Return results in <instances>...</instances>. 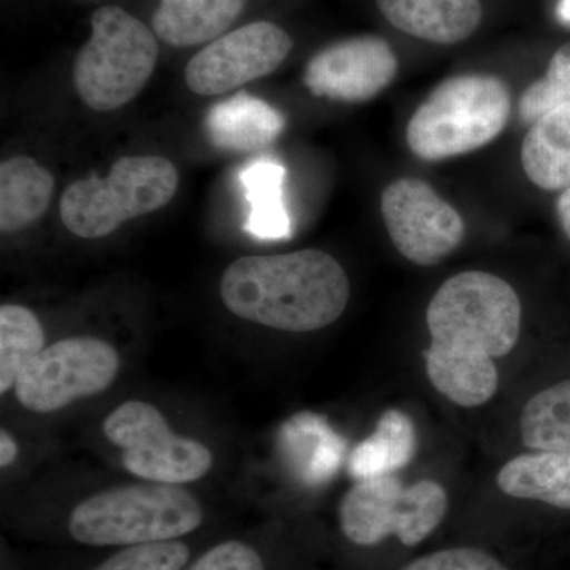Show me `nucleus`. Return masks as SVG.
Here are the masks:
<instances>
[{"instance_id": "nucleus-1", "label": "nucleus", "mask_w": 570, "mask_h": 570, "mask_svg": "<svg viewBox=\"0 0 570 570\" xmlns=\"http://www.w3.org/2000/svg\"><path fill=\"white\" fill-rule=\"evenodd\" d=\"M431 344L426 374L441 395L463 407L482 406L497 393L494 360L517 346L521 302L497 275L463 272L449 277L426 309Z\"/></svg>"}, {"instance_id": "nucleus-2", "label": "nucleus", "mask_w": 570, "mask_h": 570, "mask_svg": "<svg viewBox=\"0 0 570 570\" xmlns=\"http://www.w3.org/2000/svg\"><path fill=\"white\" fill-rule=\"evenodd\" d=\"M220 298L247 322L281 332H316L343 316L351 283L324 250L247 255L225 269Z\"/></svg>"}, {"instance_id": "nucleus-3", "label": "nucleus", "mask_w": 570, "mask_h": 570, "mask_svg": "<svg viewBox=\"0 0 570 570\" xmlns=\"http://www.w3.org/2000/svg\"><path fill=\"white\" fill-rule=\"evenodd\" d=\"M512 112L508 82L489 73H464L439 82L407 122L409 149L441 163L485 148L504 132Z\"/></svg>"}, {"instance_id": "nucleus-4", "label": "nucleus", "mask_w": 570, "mask_h": 570, "mask_svg": "<svg viewBox=\"0 0 570 570\" xmlns=\"http://www.w3.org/2000/svg\"><path fill=\"white\" fill-rule=\"evenodd\" d=\"M204 521L200 502L168 483H134L85 499L69 519L71 538L85 546H145L190 534Z\"/></svg>"}, {"instance_id": "nucleus-5", "label": "nucleus", "mask_w": 570, "mask_h": 570, "mask_svg": "<svg viewBox=\"0 0 570 570\" xmlns=\"http://www.w3.org/2000/svg\"><path fill=\"white\" fill-rule=\"evenodd\" d=\"M91 31L75 59L73 86L91 110L115 111L142 91L159 61V45L151 29L121 7L94 11Z\"/></svg>"}, {"instance_id": "nucleus-6", "label": "nucleus", "mask_w": 570, "mask_h": 570, "mask_svg": "<svg viewBox=\"0 0 570 570\" xmlns=\"http://www.w3.org/2000/svg\"><path fill=\"white\" fill-rule=\"evenodd\" d=\"M178 186V170L165 157H122L105 178L89 176L63 190L61 219L80 238H104L127 220L170 204Z\"/></svg>"}, {"instance_id": "nucleus-7", "label": "nucleus", "mask_w": 570, "mask_h": 570, "mask_svg": "<svg viewBox=\"0 0 570 570\" xmlns=\"http://www.w3.org/2000/svg\"><path fill=\"white\" fill-rule=\"evenodd\" d=\"M449 509L448 491L433 480L404 485L393 475L358 480L340 505V524L355 546L373 547L396 538L419 546L433 534Z\"/></svg>"}, {"instance_id": "nucleus-8", "label": "nucleus", "mask_w": 570, "mask_h": 570, "mask_svg": "<svg viewBox=\"0 0 570 570\" xmlns=\"http://www.w3.org/2000/svg\"><path fill=\"white\" fill-rule=\"evenodd\" d=\"M104 433L122 450L124 468L149 482H195L213 468L209 449L175 434L163 412L145 401H127L116 407L105 419Z\"/></svg>"}, {"instance_id": "nucleus-9", "label": "nucleus", "mask_w": 570, "mask_h": 570, "mask_svg": "<svg viewBox=\"0 0 570 570\" xmlns=\"http://www.w3.org/2000/svg\"><path fill=\"white\" fill-rule=\"evenodd\" d=\"M121 360L107 341L69 337L45 347L18 377V401L32 412L50 414L81 397L99 395L118 376Z\"/></svg>"}, {"instance_id": "nucleus-10", "label": "nucleus", "mask_w": 570, "mask_h": 570, "mask_svg": "<svg viewBox=\"0 0 570 570\" xmlns=\"http://www.w3.org/2000/svg\"><path fill=\"white\" fill-rule=\"evenodd\" d=\"M381 213L397 253L411 264H441L466 235L461 214L420 178H400L385 187Z\"/></svg>"}, {"instance_id": "nucleus-11", "label": "nucleus", "mask_w": 570, "mask_h": 570, "mask_svg": "<svg viewBox=\"0 0 570 570\" xmlns=\"http://www.w3.org/2000/svg\"><path fill=\"white\" fill-rule=\"evenodd\" d=\"M292 48L294 40L275 22H250L198 51L187 63L184 80L198 96H219L273 73Z\"/></svg>"}, {"instance_id": "nucleus-12", "label": "nucleus", "mask_w": 570, "mask_h": 570, "mask_svg": "<svg viewBox=\"0 0 570 570\" xmlns=\"http://www.w3.org/2000/svg\"><path fill=\"white\" fill-rule=\"evenodd\" d=\"M400 69L396 52L377 36H358L322 48L307 61L303 82L321 99L365 104L385 91Z\"/></svg>"}, {"instance_id": "nucleus-13", "label": "nucleus", "mask_w": 570, "mask_h": 570, "mask_svg": "<svg viewBox=\"0 0 570 570\" xmlns=\"http://www.w3.org/2000/svg\"><path fill=\"white\" fill-rule=\"evenodd\" d=\"M385 20L397 31L439 45L469 39L482 22L480 0H376Z\"/></svg>"}, {"instance_id": "nucleus-14", "label": "nucleus", "mask_w": 570, "mask_h": 570, "mask_svg": "<svg viewBox=\"0 0 570 570\" xmlns=\"http://www.w3.org/2000/svg\"><path fill=\"white\" fill-rule=\"evenodd\" d=\"M284 127L279 110L245 91L214 104L205 118L209 142L232 153L262 151L277 140Z\"/></svg>"}, {"instance_id": "nucleus-15", "label": "nucleus", "mask_w": 570, "mask_h": 570, "mask_svg": "<svg viewBox=\"0 0 570 570\" xmlns=\"http://www.w3.org/2000/svg\"><path fill=\"white\" fill-rule=\"evenodd\" d=\"M279 449L299 482L321 485L336 474L346 442L322 415L299 412L281 426Z\"/></svg>"}, {"instance_id": "nucleus-16", "label": "nucleus", "mask_w": 570, "mask_h": 570, "mask_svg": "<svg viewBox=\"0 0 570 570\" xmlns=\"http://www.w3.org/2000/svg\"><path fill=\"white\" fill-rule=\"evenodd\" d=\"M247 0H160L153 31L171 47H197L214 41L245 10Z\"/></svg>"}, {"instance_id": "nucleus-17", "label": "nucleus", "mask_w": 570, "mask_h": 570, "mask_svg": "<svg viewBox=\"0 0 570 570\" xmlns=\"http://www.w3.org/2000/svg\"><path fill=\"white\" fill-rule=\"evenodd\" d=\"M521 167L547 193L570 187V102L532 124L521 145Z\"/></svg>"}, {"instance_id": "nucleus-18", "label": "nucleus", "mask_w": 570, "mask_h": 570, "mask_svg": "<svg viewBox=\"0 0 570 570\" xmlns=\"http://www.w3.org/2000/svg\"><path fill=\"white\" fill-rule=\"evenodd\" d=\"M55 194V178L28 156L0 165V230L14 234L39 220Z\"/></svg>"}, {"instance_id": "nucleus-19", "label": "nucleus", "mask_w": 570, "mask_h": 570, "mask_svg": "<svg viewBox=\"0 0 570 570\" xmlns=\"http://www.w3.org/2000/svg\"><path fill=\"white\" fill-rule=\"evenodd\" d=\"M499 490L508 497L532 499L570 510V453H524L498 472Z\"/></svg>"}, {"instance_id": "nucleus-20", "label": "nucleus", "mask_w": 570, "mask_h": 570, "mask_svg": "<svg viewBox=\"0 0 570 570\" xmlns=\"http://www.w3.org/2000/svg\"><path fill=\"white\" fill-rule=\"evenodd\" d=\"M415 450L414 422L400 409H389L379 419L374 433L352 450L348 472L358 480L392 475L411 463Z\"/></svg>"}, {"instance_id": "nucleus-21", "label": "nucleus", "mask_w": 570, "mask_h": 570, "mask_svg": "<svg viewBox=\"0 0 570 570\" xmlns=\"http://www.w3.org/2000/svg\"><path fill=\"white\" fill-rule=\"evenodd\" d=\"M249 204L246 230L255 238L284 239L291 236V217L284 206L285 167L275 159L253 160L239 175Z\"/></svg>"}, {"instance_id": "nucleus-22", "label": "nucleus", "mask_w": 570, "mask_h": 570, "mask_svg": "<svg viewBox=\"0 0 570 570\" xmlns=\"http://www.w3.org/2000/svg\"><path fill=\"white\" fill-rule=\"evenodd\" d=\"M520 430L528 449L570 453V379L528 401Z\"/></svg>"}, {"instance_id": "nucleus-23", "label": "nucleus", "mask_w": 570, "mask_h": 570, "mask_svg": "<svg viewBox=\"0 0 570 570\" xmlns=\"http://www.w3.org/2000/svg\"><path fill=\"white\" fill-rule=\"evenodd\" d=\"M43 346V326L31 309L20 305L0 307V392L17 385L22 370Z\"/></svg>"}, {"instance_id": "nucleus-24", "label": "nucleus", "mask_w": 570, "mask_h": 570, "mask_svg": "<svg viewBox=\"0 0 570 570\" xmlns=\"http://www.w3.org/2000/svg\"><path fill=\"white\" fill-rule=\"evenodd\" d=\"M570 102V43L562 45L550 59L549 69L538 81L531 82L519 100V115L527 126Z\"/></svg>"}, {"instance_id": "nucleus-25", "label": "nucleus", "mask_w": 570, "mask_h": 570, "mask_svg": "<svg viewBox=\"0 0 570 570\" xmlns=\"http://www.w3.org/2000/svg\"><path fill=\"white\" fill-rule=\"evenodd\" d=\"M189 557L187 546L168 540L127 547L92 570H181Z\"/></svg>"}, {"instance_id": "nucleus-26", "label": "nucleus", "mask_w": 570, "mask_h": 570, "mask_svg": "<svg viewBox=\"0 0 570 570\" xmlns=\"http://www.w3.org/2000/svg\"><path fill=\"white\" fill-rule=\"evenodd\" d=\"M401 570H509V568L485 551L460 547V549L425 554Z\"/></svg>"}, {"instance_id": "nucleus-27", "label": "nucleus", "mask_w": 570, "mask_h": 570, "mask_svg": "<svg viewBox=\"0 0 570 570\" xmlns=\"http://www.w3.org/2000/svg\"><path fill=\"white\" fill-rule=\"evenodd\" d=\"M187 570H265L261 554L239 540H227L202 554Z\"/></svg>"}, {"instance_id": "nucleus-28", "label": "nucleus", "mask_w": 570, "mask_h": 570, "mask_svg": "<svg viewBox=\"0 0 570 570\" xmlns=\"http://www.w3.org/2000/svg\"><path fill=\"white\" fill-rule=\"evenodd\" d=\"M557 217L561 230L570 239V187L561 190L560 198L557 202Z\"/></svg>"}, {"instance_id": "nucleus-29", "label": "nucleus", "mask_w": 570, "mask_h": 570, "mask_svg": "<svg viewBox=\"0 0 570 570\" xmlns=\"http://www.w3.org/2000/svg\"><path fill=\"white\" fill-rule=\"evenodd\" d=\"M18 455V445L14 439L7 431L0 433V464L2 468L10 466Z\"/></svg>"}, {"instance_id": "nucleus-30", "label": "nucleus", "mask_w": 570, "mask_h": 570, "mask_svg": "<svg viewBox=\"0 0 570 570\" xmlns=\"http://www.w3.org/2000/svg\"><path fill=\"white\" fill-rule=\"evenodd\" d=\"M558 14L564 22L570 24V0H561L560 7H558Z\"/></svg>"}]
</instances>
